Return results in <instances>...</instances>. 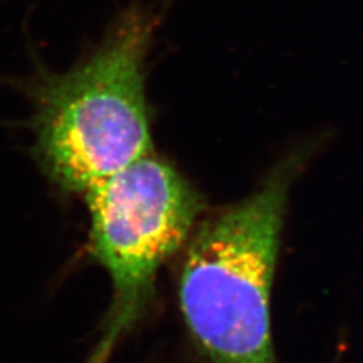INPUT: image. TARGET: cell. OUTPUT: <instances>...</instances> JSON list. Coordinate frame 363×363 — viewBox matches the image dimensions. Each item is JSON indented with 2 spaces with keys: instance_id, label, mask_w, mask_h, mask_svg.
<instances>
[{
  "instance_id": "obj_1",
  "label": "cell",
  "mask_w": 363,
  "mask_h": 363,
  "mask_svg": "<svg viewBox=\"0 0 363 363\" xmlns=\"http://www.w3.org/2000/svg\"><path fill=\"white\" fill-rule=\"evenodd\" d=\"M318 150L283 155L244 199L201 220L185 244L179 304L203 363H277L271 291L289 199Z\"/></svg>"
},
{
  "instance_id": "obj_2",
  "label": "cell",
  "mask_w": 363,
  "mask_h": 363,
  "mask_svg": "<svg viewBox=\"0 0 363 363\" xmlns=\"http://www.w3.org/2000/svg\"><path fill=\"white\" fill-rule=\"evenodd\" d=\"M153 30L152 14L132 8L86 60L32 86L37 161L64 192L84 194L155 152L145 94Z\"/></svg>"
},
{
  "instance_id": "obj_3",
  "label": "cell",
  "mask_w": 363,
  "mask_h": 363,
  "mask_svg": "<svg viewBox=\"0 0 363 363\" xmlns=\"http://www.w3.org/2000/svg\"><path fill=\"white\" fill-rule=\"evenodd\" d=\"M84 197L91 255L112 283L109 311L86 363H108L149 308L159 269L194 232L204 200L155 152L97 182Z\"/></svg>"
}]
</instances>
